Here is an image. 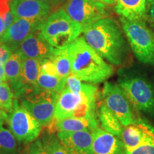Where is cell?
Listing matches in <instances>:
<instances>
[{
	"mask_svg": "<svg viewBox=\"0 0 154 154\" xmlns=\"http://www.w3.org/2000/svg\"><path fill=\"white\" fill-rule=\"evenodd\" d=\"M83 37L106 61L126 66L131 59V47L122 26L111 17L96 21L82 30Z\"/></svg>",
	"mask_w": 154,
	"mask_h": 154,
	"instance_id": "cell-1",
	"label": "cell"
},
{
	"mask_svg": "<svg viewBox=\"0 0 154 154\" xmlns=\"http://www.w3.org/2000/svg\"><path fill=\"white\" fill-rule=\"evenodd\" d=\"M68 50L72 74L82 82L99 84L113 74V65L106 61L83 36H79L69 44Z\"/></svg>",
	"mask_w": 154,
	"mask_h": 154,
	"instance_id": "cell-2",
	"label": "cell"
},
{
	"mask_svg": "<svg viewBox=\"0 0 154 154\" xmlns=\"http://www.w3.org/2000/svg\"><path fill=\"white\" fill-rule=\"evenodd\" d=\"M118 84L134 109L154 121V76L136 66L119 69Z\"/></svg>",
	"mask_w": 154,
	"mask_h": 154,
	"instance_id": "cell-3",
	"label": "cell"
},
{
	"mask_svg": "<svg viewBox=\"0 0 154 154\" xmlns=\"http://www.w3.org/2000/svg\"><path fill=\"white\" fill-rule=\"evenodd\" d=\"M41 32L51 46L56 49H63L79 37L82 33V29L66 14L64 9L60 8L45 19Z\"/></svg>",
	"mask_w": 154,
	"mask_h": 154,
	"instance_id": "cell-4",
	"label": "cell"
},
{
	"mask_svg": "<svg viewBox=\"0 0 154 154\" xmlns=\"http://www.w3.org/2000/svg\"><path fill=\"white\" fill-rule=\"evenodd\" d=\"M131 49L140 63L154 68V32L143 21L128 20L120 17Z\"/></svg>",
	"mask_w": 154,
	"mask_h": 154,
	"instance_id": "cell-5",
	"label": "cell"
},
{
	"mask_svg": "<svg viewBox=\"0 0 154 154\" xmlns=\"http://www.w3.org/2000/svg\"><path fill=\"white\" fill-rule=\"evenodd\" d=\"M59 94L37 88L19 97L21 104L26 109L43 127L52 122Z\"/></svg>",
	"mask_w": 154,
	"mask_h": 154,
	"instance_id": "cell-6",
	"label": "cell"
},
{
	"mask_svg": "<svg viewBox=\"0 0 154 154\" xmlns=\"http://www.w3.org/2000/svg\"><path fill=\"white\" fill-rule=\"evenodd\" d=\"M9 129L21 143H29L37 139L42 126L27 109L19 104L15 98L7 121Z\"/></svg>",
	"mask_w": 154,
	"mask_h": 154,
	"instance_id": "cell-7",
	"label": "cell"
},
{
	"mask_svg": "<svg viewBox=\"0 0 154 154\" xmlns=\"http://www.w3.org/2000/svg\"><path fill=\"white\" fill-rule=\"evenodd\" d=\"M63 9L82 26V30L99 19L109 17L111 14L107 5L97 0H67Z\"/></svg>",
	"mask_w": 154,
	"mask_h": 154,
	"instance_id": "cell-8",
	"label": "cell"
},
{
	"mask_svg": "<svg viewBox=\"0 0 154 154\" xmlns=\"http://www.w3.org/2000/svg\"><path fill=\"white\" fill-rule=\"evenodd\" d=\"M103 103L109 108L120 121L124 127L134 121V107L122 88L118 84L106 82L102 91Z\"/></svg>",
	"mask_w": 154,
	"mask_h": 154,
	"instance_id": "cell-9",
	"label": "cell"
},
{
	"mask_svg": "<svg viewBox=\"0 0 154 154\" xmlns=\"http://www.w3.org/2000/svg\"><path fill=\"white\" fill-rule=\"evenodd\" d=\"M126 152H131L139 146L154 140V126L146 119L136 117L125 126L121 134Z\"/></svg>",
	"mask_w": 154,
	"mask_h": 154,
	"instance_id": "cell-10",
	"label": "cell"
},
{
	"mask_svg": "<svg viewBox=\"0 0 154 154\" xmlns=\"http://www.w3.org/2000/svg\"><path fill=\"white\" fill-rule=\"evenodd\" d=\"M45 19L17 18L5 31L2 42L8 45L12 51L34 31L41 29Z\"/></svg>",
	"mask_w": 154,
	"mask_h": 154,
	"instance_id": "cell-11",
	"label": "cell"
},
{
	"mask_svg": "<svg viewBox=\"0 0 154 154\" xmlns=\"http://www.w3.org/2000/svg\"><path fill=\"white\" fill-rule=\"evenodd\" d=\"M17 49H19L23 57L43 60L51 58L55 48L46 40L41 29H38L26 37Z\"/></svg>",
	"mask_w": 154,
	"mask_h": 154,
	"instance_id": "cell-12",
	"label": "cell"
},
{
	"mask_svg": "<svg viewBox=\"0 0 154 154\" xmlns=\"http://www.w3.org/2000/svg\"><path fill=\"white\" fill-rule=\"evenodd\" d=\"M57 136L71 154H95L91 132H58Z\"/></svg>",
	"mask_w": 154,
	"mask_h": 154,
	"instance_id": "cell-13",
	"label": "cell"
},
{
	"mask_svg": "<svg viewBox=\"0 0 154 154\" xmlns=\"http://www.w3.org/2000/svg\"><path fill=\"white\" fill-rule=\"evenodd\" d=\"M10 9L16 18L46 19L51 6L38 0H11Z\"/></svg>",
	"mask_w": 154,
	"mask_h": 154,
	"instance_id": "cell-14",
	"label": "cell"
},
{
	"mask_svg": "<svg viewBox=\"0 0 154 154\" xmlns=\"http://www.w3.org/2000/svg\"><path fill=\"white\" fill-rule=\"evenodd\" d=\"M91 134L95 154H126L124 143L120 138L99 127L93 131Z\"/></svg>",
	"mask_w": 154,
	"mask_h": 154,
	"instance_id": "cell-15",
	"label": "cell"
},
{
	"mask_svg": "<svg viewBox=\"0 0 154 154\" xmlns=\"http://www.w3.org/2000/svg\"><path fill=\"white\" fill-rule=\"evenodd\" d=\"M23 57L19 49L15 50L4 64L5 73L9 84L16 99L24 94V87L22 80V63Z\"/></svg>",
	"mask_w": 154,
	"mask_h": 154,
	"instance_id": "cell-16",
	"label": "cell"
},
{
	"mask_svg": "<svg viewBox=\"0 0 154 154\" xmlns=\"http://www.w3.org/2000/svg\"><path fill=\"white\" fill-rule=\"evenodd\" d=\"M99 127L98 119L88 118H67L61 121H52V122L46 128L48 134H54L58 132H74L87 131L92 132Z\"/></svg>",
	"mask_w": 154,
	"mask_h": 154,
	"instance_id": "cell-17",
	"label": "cell"
},
{
	"mask_svg": "<svg viewBox=\"0 0 154 154\" xmlns=\"http://www.w3.org/2000/svg\"><path fill=\"white\" fill-rule=\"evenodd\" d=\"M84 99V95L82 93L74 94L69 88H65L58 97L53 121H58L72 117L75 110Z\"/></svg>",
	"mask_w": 154,
	"mask_h": 154,
	"instance_id": "cell-18",
	"label": "cell"
},
{
	"mask_svg": "<svg viewBox=\"0 0 154 154\" xmlns=\"http://www.w3.org/2000/svg\"><path fill=\"white\" fill-rule=\"evenodd\" d=\"M114 11L128 20L146 22V0H116Z\"/></svg>",
	"mask_w": 154,
	"mask_h": 154,
	"instance_id": "cell-19",
	"label": "cell"
},
{
	"mask_svg": "<svg viewBox=\"0 0 154 154\" xmlns=\"http://www.w3.org/2000/svg\"><path fill=\"white\" fill-rule=\"evenodd\" d=\"M41 72V60L23 57L22 63V80L24 94L37 88L38 77ZM23 96V95H22Z\"/></svg>",
	"mask_w": 154,
	"mask_h": 154,
	"instance_id": "cell-20",
	"label": "cell"
},
{
	"mask_svg": "<svg viewBox=\"0 0 154 154\" xmlns=\"http://www.w3.org/2000/svg\"><path fill=\"white\" fill-rule=\"evenodd\" d=\"M97 115L98 121L101 124L102 129L121 138L124 126L121 124L116 116L103 103L100 104Z\"/></svg>",
	"mask_w": 154,
	"mask_h": 154,
	"instance_id": "cell-21",
	"label": "cell"
},
{
	"mask_svg": "<svg viewBox=\"0 0 154 154\" xmlns=\"http://www.w3.org/2000/svg\"><path fill=\"white\" fill-rule=\"evenodd\" d=\"M50 59L54 63L59 76L66 79V77L72 73L71 59L68 47L63 49L55 48L54 51Z\"/></svg>",
	"mask_w": 154,
	"mask_h": 154,
	"instance_id": "cell-22",
	"label": "cell"
},
{
	"mask_svg": "<svg viewBox=\"0 0 154 154\" xmlns=\"http://www.w3.org/2000/svg\"><path fill=\"white\" fill-rule=\"evenodd\" d=\"M21 143L11 131L0 126V153L5 154H21Z\"/></svg>",
	"mask_w": 154,
	"mask_h": 154,
	"instance_id": "cell-23",
	"label": "cell"
},
{
	"mask_svg": "<svg viewBox=\"0 0 154 154\" xmlns=\"http://www.w3.org/2000/svg\"><path fill=\"white\" fill-rule=\"evenodd\" d=\"M38 87L42 89L60 94L66 88V78L51 76L40 72L37 81Z\"/></svg>",
	"mask_w": 154,
	"mask_h": 154,
	"instance_id": "cell-24",
	"label": "cell"
},
{
	"mask_svg": "<svg viewBox=\"0 0 154 154\" xmlns=\"http://www.w3.org/2000/svg\"><path fill=\"white\" fill-rule=\"evenodd\" d=\"M42 141L47 154H71L54 134L44 135Z\"/></svg>",
	"mask_w": 154,
	"mask_h": 154,
	"instance_id": "cell-25",
	"label": "cell"
},
{
	"mask_svg": "<svg viewBox=\"0 0 154 154\" xmlns=\"http://www.w3.org/2000/svg\"><path fill=\"white\" fill-rule=\"evenodd\" d=\"M14 94L10 88L8 82L0 85V109L10 112L14 106Z\"/></svg>",
	"mask_w": 154,
	"mask_h": 154,
	"instance_id": "cell-26",
	"label": "cell"
},
{
	"mask_svg": "<svg viewBox=\"0 0 154 154\" xmlns=\"http://www.w3.org/2000/svg\"><path fill=\"white\" fill-rule=\"evenodd\" d=\"M41 72L51 76H59L54 63L50 59L41 60Z\"/></svg>",
	"mask_w": 154,
	"mask_h": 154,
	"instance_id": "cell-27",
	"label": "cell"
},
{
	"mask_svg": "<svg viewBox=\"0 0 154 154\" xmlns=\"http://www.w3.org/2000/svg\"><path fill=\"white\" fill-rule=\"evenodd\" d=\"M25 154H47L44 149L42 139H36L32 142Z\"/></svg>",
	"mask_w": 154,
	"mask_h": 154,
	"instance_id": "cell-28",
	"label": "cell"
},
{
	"mask_svg": "<svg viewBox=\"0 0 154 154\" xmlns=\"http://www.w3.org/2000/svg\"><path fill=\"white\" fill-rule=\"evenodd\" d=\"M154 29V0H146V22Z\"/></svg>",
	"mask_w": 154,
	"mask_h": 154,
	"instance_id": "cell-29",
	"label": "cell"
},
{
	"mask_svg": "<svg viewBox=\"0 0 154 154\" xmlns=\"http://www.w3.org/2000/svg\"><path fill=\"white\" fill-rule=\"evenodd\" d=\"M126 154H154V140L139 146L131 152H126Z\"/></svg>",
	"mask_w": 154,
	"mask_h": 154,
	"instance_id": "cell-30",
	"label": "cell"
},
{
	"mask_svg": "<svg viewBox=\"0 0 154 154\" xmlns=\"http://www.w3.org/2000/svg\"><path fill=\"white\" fill-rule=\"evenodd\" d=\"M12 52V50L8 45L2 42H0V64H5Z\"/></svg>",
	"mask_w": 154,
	"mask_h": 154,
	"instance_id": "cell-31",
	"label": "cell"
},
{
	"mask_svg": "<svg viewBox=\"0 0 154 154\" xmlns=\"http://www.w3.org/2000/svg\"><path fill=\"white\" fill-rule=\"evenodd\" d=\"M16 17L12 13V11L10 9L9 11H7L6 13L5 17H4V23H5V31L8 29L11 24H13V22L16 20Z\"/></svg>",
	"mask_w": 154,
	"mask_h": 154,
	"instance_id": "cell-32",
	"label": "cell"
},
{
	"mask_svg": "<svg viewBox=\"0 0 154 154\" xmlns=\"http://www.w3.org/2000/svg\"><path fill=\"white\" fill-rule=\"evenodd\" d=\"M11 0H0V16L4 18L7 11L10 10Z\"/></svg>",
	"mask_w": 154,
	"mask_h": 154,
	"instance_id": "cell-33",
	"label": "cell"
},
{
	"mask_svg": "<svg viewBox=\"0 0 154 154\" xmlns=\"http://www.w3.org/2000/svg\"><path fill=\"white\" fill-rule=\"evenodd\" d=\"M9 119V114L7 111L0 109V126H3L5 123H7Z\"/></svg>",
	"mask_w": 154,
	"mask_h": 154,
	"instance_id": "cell-34",
	"label": "cell"
},
{
	"mask_svg": "<svg viewBox=\"0 0 154 154\" xmlns=\"http://www.w3.org/2000/svg\"><path fill=\"white\" fill-rule=\"evenodd\" d=\"M5 32V23H4V19L2 17L0 16V42H2L3 35Z\"/></svg>",
	"mask_w": 154,
	"mask_h": 154,
	"instance_id": "cell-35",
	"label": "cell"
},
{
	"mask_svg": "<svg viewBox=\"0 0 154 154\" xmlns=\"http://www.w3.org/2000/svg\"><path fill=\"white\" fill-rule=\"evenodd\" d=\"M0 79L7 81V77H6L5 73L4 65H2V64H0Z\"/></svg>",
	"mask_w": 154,
	"mask_h": 154,
	"instance_id": "cell-36",
	"label": "cell"
},
{
	"mask_svg": "<svg viewBox=\"0 0 154 154\" xmlns=\"http://www.w3.org/2000/svg\"><path fill=\"white\" fill-rule=\"evenodd\" d=\"M107 5H115L116 0H97Z\"/></svg>",
	"mask_w": 154,
	"mask_h": 154,
	"instance_id": "cell-37",
	"label": "cell"
},
{
	"mask_svg": "<svg viewBox=\"0 0 154 154\" xmlns=\"http://www.w3.org/2000/svg\"><path fill=\"white\" fill-rule=\"evenodd\" d=\"M66 1H67V0H54L53 7H57L58 5H62V4Z\"/></svg>",
	"mask_w": 154,
	"mask_h": 154,
	"instance_id": "cell-38",
	"label": "cell"
},
{
	"mask_svg": "<svg viewBox=\"0 0 154 154\" xmlns=\"http://www.w3.org/2000/svg\"><path fill=\"white\" fill-rule=\"evenodd\" d=\"M38 1L42 2L44 3H47L51 7H53V3H54V0H38Z\"/></svg>",
	"mask_w": 154,
	"mask_h": 154,
	"instance_id": "cell-39",
	"label": "cell"
},
{
	"mask_svg": "<svg viewBox=\"0 0 154 154\" xmlns=\"http://www.w3.org/2000/svg\"><path fill=\"white\" fill-rule=\"evenodd\" d=\"M7 82V81H5V80H2V79H0V85H1V84H2L4 82Z\"/></svg>",
	"mask_w": 154,
	"mask_h": 154,
	"instance_id": "cell-40",
	"label": "cell"
},
{
	"mask_svg": "<svg viewBox=\"0 0 154 154\" xmlns=\"http://www.w3.org/2000/svg\"><path fill=\"white\" fill-rule=\"evenodd\" d=\"M0 154H5V153H0Z\"/></svg>",
	"mask_w": 154,
	"mask_h": 154,
	"instance_id": "cell-41",
	"label": "cell"
}]
</instances>
